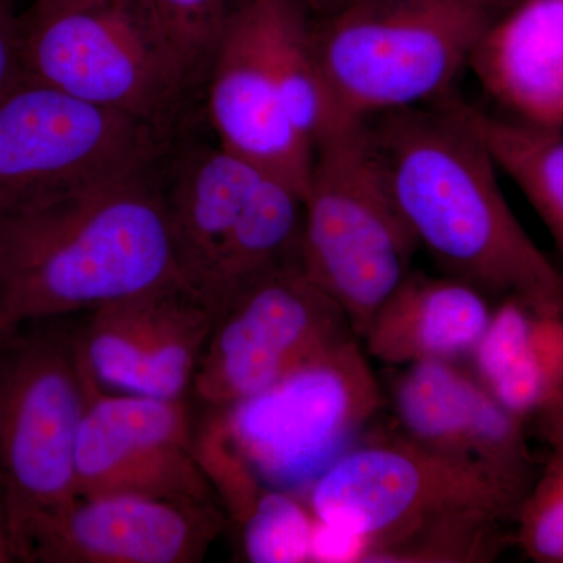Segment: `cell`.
Here are the masks:
<instances>
[{"label": "cell", "instance_id": "3957f363", "mask_svg": "<svg viewBox=\"0 0 563 563\" xmlns=\"http://www.w3.org/2000/svg\"><path fill=\"white\" fill-rule=\"evenodd\" d=\"M306 501L321 523L362 537L363 562L409 563L479 523H515L521 503L487 477L401 432L362 435L318 476Z\"/></svg>", "mask_w": 563, "mask_h": 563}, {"label": "cell", "instance_id": "e0dca14e", "mask_svg": "<svg viewBox=\"0 0 563 563\" xmlns=\"http://www.w3.org/2000/svg\"><path fill=\"white\" fill-rule=\"evenodd\" d=\"M518 121L563 129V0H521L492 22L470 65Z\"/></svg>", "mask_w": 563, "mask_h": 563}, {"label": "cell", "instance_id": "6da1fadb", "mask_svg": "<svg viewBox=\"0 0 563 563\" xmlns=\"http://www.w3.org/2000/svg\"><path fill=\"white\" fill-rule=\"evenodd\" d=\"M162 162L0 222V331L185 285Z\"/></svg>", "mask_w": 563, "mask_h": 563}, {"label": "cell", "instance_id": "484cf974", "mask_svg": "<svg viewBox=\"0 0 563 563\" xmlns=\"http://www.w3.org/2000/svg\"><path fill=\"white\" fill-rule=\"evenodd\" d=\"M22 18L14 16L7 0H0V96L21 79Z\"/></svg>", "mask_w": 563, "mask_h": 563}, {"label": "cell", "instance_id": "cb8c5ba5", "mask_svg": "<svg viewBox=\"0 0 563 563\" xmlns=\"http://www.w3.org/2000/svg\"><path fill=\"white\" fill-rule=\"evenodd\" d=\"M240 2L242 0H150L192 90L206 84L211 58Z\"/></svg>", "mask_w": 563, "mask_h": 563}, {"label": "cell", "instance_id": "8992f818", "mask_svg": "<svg viewBox=\"0 0 563 563\" xmlns=\"http://www.w3.org/2000/svg\"><path fill=\"white\" fill-rule=\"evenodd\" d=\"M22 24L24 74L173 136L195 90L150 0H79Z\"/></svg>", "mask_w": 563, "mask_h": 563}, {"label": "cell", "instance_id": "52a82bcc", "mask_svg": "<svg viewBox=\"0 0 563 563\" xmlns=\"http://www.w3.org/2000/svg\"><path fill=\"white\" fill-rule=\"evenodd\" d=\"M96 395L77 357L70 318L25 322L3 335L0 479L16 555L33 518L77 498V437Z\"/></svg>", "mask_w": 563, "mask_h": 563}, {"label": "cell", "instance_id": "7a4b0ae2", "mask_svg": "<svg viewBox=\"0 0 563 563\" xmlns=\"http://www.w3.org/2000/svg\"><path fill=\"white\" fill-rule=\"evenodd\" d=\"M366 122L404 221L443 274L496 302L563 303V274L515 217L495 162L472 133L437 106Z\"/></svg>", "mask_w": 563, "mask_h": 563}, {"label": "cell", "instance_id": "4dcf8cb0", "mask_svg": "<svg viewBox=\"0 0 563 563\" xmlns=\"http://www.w3.org/2000/svg\"><path fill=\"white\" fill-rule=\"evenodd\" d=\"M479 3L481 7L492 11L493 14L499 13V11H507L517 5L521 0H474Z\"/></svg>", "mask_w": 563, "mask_h": 563}, {"label": "cell", "instance_id": "e575fe53", "mask_svg": "<svg viewBox=\"0 0 563 563\" xmlns=\"http://www.w3.org/2000/svg\"><path fill=\"white\" fill-rule=\"evenodd\" d=\"M0 332H2V331H0ZM2 333H7V332H2Z\"/></svg>", "mask_w": 563, "mask_h": 563}, {"label": "cell", "instance_id": "5b68a950", "mask_svg": "<svg viewBox=\"0 0 563 563\" xmlns=\"http://www.w3.org/2000/svg\"><path fill=\"white\" fill-rule=\"evenodd\" d=\"M418 250L368 122L320 144L303 195L302 269L358 339L412 272Z\"/></svg>", "mask_w": 563, "mask_h": 563}, {"label": "cell", "instance_id": "ba28073f", "mask_svg": "<svg viewBox=\"0 0 563 563\" xmlns=\"http://www.w3.org/2000/svg\"><path fill=\"white\" fill-rule=\"evenodd\" d=\"M385 398L357 335L217 413L235 453L265 487L303 492L350 450Z\"/></svg>", "mask_w": 563, "mask_h": 563}, {"label": "cell", "instance_id": "7402d4cb", "mask_svg": "<svg viewBox=\"0 0 563 563\" xmlns=\"http://www.w3.org/2000/svg\"><path fill=\"white\" fill-rule=\"evenodd\" d=\"M269 58L288 120L310 147L357 122L325 79L312 40L313 11L303 0H265Z\"/></svg>", "mask_w": 563, "mask_h": 563}, {"label": "cell", "instance_id": "7c38bea8", "mask_svg": "<svg viewBox=\"0 0 563 563\" xmlns=\"http://www.w3.org/2000/svg\"><path fill=\"white\" fill-rule=\"evenodd\" d=\"M195 437L188 396L98 393L77 437V496L218 501L196 455Z\"/></svg>", "mask_w": 563, "mask_h": 563}, {"label": "cell", "instance_id": "ac0fdd59", "mask_svg": "<svg viewBox=\"0 0 563 563\" xmlns=\"http://www.w3.org/2000/svg\"><path fill=\"white\" fill-rule=\"evenodd\" d=\"M466 363L496 401L537 424L563 398V303L499 299Z\"/></svg>", "mask_w": 563, "mask_h": 563}, {"label": "cell", "instance_id": "d4e9b609", "mask_svg": "<svg viewBox=\"0 0 563 563\" xmlns=\"http://www.w3.org/2000/svg\"><path fill=\"white\" fill-rule=\"evenodd\" d=\"M542 433L550 455L518 509L517 543L533 562L563 563V429Z\"/></svg>", "mask_w": 563, "mask_h": 563}, {"label": "cell", "instance_id": "9a60e30c", "mask_svg": "<svg viewBox=\"0 0 563 563\" xmlns=\"http://www.w3.org/2000/svg\"><path fill=\"white\" fill-rule=\"evenodd\" d=\"M203 85L218 144L303 198L314 154L282 103L269 58L265 0H242L233 11Z\"/></svg>", "mask_w": 563, "mask_h": 563}, {"label": "cell", "instance_id": "9c48e42d", "mask_svg": "<svg viewBox=\"0 0 563 563\" xmlns=\"http://www.w3.org/2000/svg\"><path fill=\"white\" fill-rule=\"evenodd\" d=\"M172 135L22 74L0 96V222L150 168Z\"/></svg>", "mask_w": 563, "mask_h": 563}, {"label": "cell", "instance_id": "1f68e13d", "mask_svg": "<svg viewBox=\"0 0 563 563\" xmlns=\"http://www.w3.org/2000/svg\"><path fill=\"white\" fill-rule=\"evenodd\" d=\"M314 14H320L325 9V0H303Z\"/></svg>", "mask_w": 563, "mask_h": 563}, {"label": "cell", "instance_id": "f546056e", "mask_svg": "<svg viewBox=\"0 0 563 563\" xmlns=\"http://www.w3.org/2000/svg\"><path fill=\"white\" fill-rule=\"evenodd\" d=\"M540 431H551V429H563V398L558 406L554 407V410H551L547 417L542 418L539 422Z\"/></svg>", "mask_w": 563, "mask_h": 563}, {"label": "cell", "instance_id": "d6a6232c", "mask_svg": "<svg viewBox=\"0 0 563 563\" xmlns=\"http://www.w3.org/2000/svg\"><path fill=\"white\" fill-rule=\"evenodd\" d=\"M344 2H347V0H325V9L322 11V13H328V11L335 10L336 7L343 5Z\"/></svg>", "mask_w": 563, "mask_h": 563}, {"label": "cell", "instance_id": "30bf717a", "mask_svg": "<svg viewBox=\"0 0 563 563\" xmlns=\"http://www.w3.org/2000/svg\"><path fill=\"white\" fill-rule=\"evenodd\" d=\"M350 335L346 314L302 268L276 274L214 317L190 395L228 409Z\"/></svg>", "mask_w": 563, "mask_h": 563}, {"label": "cell", "instance_id": "5bb4252c", "mask_svg": "<svg viewBox=\"0 0 563 563\" xmlns=\"http://www.w3.org/2000/svg\"><path fill=\"white\" fill-rule=\"evenodd\" d=\"M390 402L402 435L523 503L539 473L528 424L496 401L468 365L432 361L401 366Z\"/></svg>", "mask_w": 563, "mask_h": 563}, {"label": "cell", "instance_id": "836d02e7", "mask_svg": "<svg viewBox=\"0 0 563 563\" xmlns=\"http://www.w3.org/2000/svg\"><path fill=\"white\" fill-rule=\"evenodd\" d=\"M3 335H5V333L0 332V343H2Z\"/></svg>", "mask_w": 563, "mask_h": 563}, {"label": "cell", "instance_id": "8fae6325", "mask_svg": "<svg viewBox=\"0 0 563 563\" xmlns=\"http://www.w3.org/2000/svg\"><path fill=\"white\" fill-rule=\"evenodd\" d=\"M70 318L77 357L96 393L151 398L190 396L213 313L174 284L103 303Z\"/></svg>", "mask_w": 563, "mask_h": 563}, {"label": "cell", "instance_id": "d6986e66", "mask_svg": "<svg viewBox=\"0 0 563 563\" xmlns=\"http://www.w3.org/2000/svg\"><path fill=\"white\" fill-rule=\"evenodd\" d=\"M265 176L220 144L184 147L162 176L181 280L199 298Z\"/></svg>", "mask_w": 563, "mask_h": 563}, {"label": "cell", "instance_id": "2e32d148", "mask_svg": "<svg viewBox=\"0 0 563 563\" xmlns=\"http://www.w3.org/2000/svg\"><path fill=\"white\" fill-rule=\"evenodd\" d=\"M495 303L455 277L410 272L379 307L361 336L369 357L385 365L466 362L490 324Z\"/></svg>", "mask_w": 563, "mask_h": 563}, {"label": "cell", "instance_id": "44dd1931", "mask_svg": "<svg viewBox=\"0 0 563 563\" xmlns=\"http://www.w3.org/2000/svg\"><path fill=\"white\" fill-rule=\"evenodd\" d=\"M433 103L472 133L496 168L517 184L563 255V129L496 117L451 92Z\"/></svg>", "mask_w": 563, "mask_h": 563}, {"label": "cell", "instance_id": "277c9868", "mask_svg": "<svg viewBox=\"0 0 563 563\" xmlns=\"http://www.w3.org/2000/svg\"><path fill=\"white\" fill-rule=\"evenodd\" d=\"M493 21L474 0H347L312 40L344 113L366 121L450 95Z\"/></svg>", "mask_w": 563, "mask_h": 563}, {"label": "cell", "instance_id": "f1b7e54d", "mask_svg": "<svg viewBox=\"0 0 563 563\" xmlns=\"http://www.w3.org/2000/svg\"><path fill=\"white\" fill-rule=\"evenodd\" d=\"M76 2H79V0H35L31 11L25 14V18H31V20H38V18L47 16V14H52L55 13V11L66 9V7L73 5V3Z\"/></svg>", "mask_w": 563, "mask_h": 563}, {"label": "cell", "instance_id": "ffe728a7", "mask_svg": "<svg viewBox=\"0 0 563 563\" xmlns=\"http://www.w3.org/2000/svg\"><path fill=\"white\" fill-rule=\"evenodd\" d=\"M303 198L265 176L222 247L201 298L213 318L276 274L302 268Z\"/></svg>", "mask_w": 563, "mask_h": 563}, {"label": "cell", "instance_id": "603a6c76", "mask_svg": "<svg viewBox=\"0 0 563 563\" xmlns=\"http://www.w3.org/2000/svg\"><path fill=\"white\" fill-rule=\"evenodd\" d=\"M314 523L298 493L266 487L239 523L243 555L252 563L312 562Z\"/></svg>", "mask_w": 563, "mask_h": 563}, {"label": "cell", "instance_id": "83f0119b", "mask_svg": "<svg viewBox=\"0 0 563 563\" xmlns=\"http://www.w3.org/2000/svg\"><path fill=\"white\" fill-rule=\"evenodd\" d=\"M18 562L14 550L13 529H11L9 498L0 479V563Z\"/></svg>", "mask_w": 563, "mask_h": 563}, {"label": "cell", "instance_id": "4316f807", "mask_svg": "<svg viewBox=\"0 0 563 563\" xmlns=\"http://www.w3.org/2000/svg\"><path fill=\"white\" fill-rule=\"evenodd\" d=\"M365 553L366 543L362 537L332 528V526L321 523L320 520L314 523L312 562H363Z\"/></svg>", "mask_w": 563, "mask_h": 563}, {"label": "cell", "instance_id": "4fadbf2b", "mask_svg": "<svg viewBox=\"0 0 563 563\" xmlns=\"http://www.w3.org/2000/svg\"><path fill=\"white\" fill-rule=\"evenodd\" d=\"M228 523L218 501L77 496L33 518L18 543V562H202Z\"/></svg>", "mask_w": 563, "mask_h": 563}]
</instances>
